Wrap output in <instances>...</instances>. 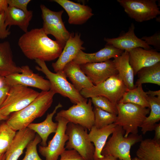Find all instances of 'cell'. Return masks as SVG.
I'll return each instance as SVG.
<instances>
[{
	"label": "cell",
	"instance_id": "1",
	"mask_svg": "<svg viewBox=\"0 0 160 160\" xmlns=\"http://www.w3.org/2000/svg\"><path fill=\"white\" fill-rule=\"evenodd\" d=\"M18 44L28 58L49 61L58 58L65 46L49 38L42 28H34L25 33Z\"/></svg>",
	"mask_w": 160,
	"mask_h": 160
},
{
	"label": "cell",
	"instance_id": "2",
	"mask_svg": "<svg viewBox=\"0 0 160 160\" xmlns=\"http://www.w3.org/2000/svg\"><path fill=\"white\" fill-rule=\"evenodd\" d=\"M55 94L50 89L42 91L27 106L11 114L6 123L16 131L27 128L35 119L44 114L52 105Z\"/></svg>",
	"mask_w": 160,
	"mask_h": 160
},
{
	"label": "cell",
	"instance_id": "3",
	"mask_svg": "<svg viewBox=\"0 0 160 160\" xmlns=\"http://www.w3.org/2000/svg\"><path fill=\"white\" fill-rule=\"evenodd\" d=\"M116 106L118 113L114 124L122 127L125 132L124 137L137 134L138 127L149 113L150 108L131 103H119Z\"/></svg>",
	"mask_w": 160,
	"mask_h": 160
},
{
	"label": "cell",
	"instance_id": "4",
	"mask_svg": "<svg viewBox=\"0 0 160 160\" xmlns=\"http://www.w3.org/2000/svg\"><path fill=\"white\" fill-rule=\"evenodd\" d=\"M125 132L122 127L116 125L111 137L103 148V156L110 155L122 160H132L130 155L131 147L143 140L141 135L130 134L124 137Z\"/></svg>",
	"mask_w": 160,
	"mask_h": 160
},
{
	"label": "cell",
	"instance_id": "5",
	"mask_svg": "<svg viewBox=\"0 0 160 160\" xmlns=\"http://www.w3.org/2000/svg\"><path fill=\"white\" fill-rule=\"evenodd\" d=\"M39 65L35 68L38 71L44 74L50 84V89L56 93H58L65 97L68 98L74 104L87 101L67 79L63 71L55 73L51 72L48 68L44 61L39 59L35 60Z\"/></svg>",
	"mask_w": 160,
	"mask_h": 160
},
{
	"label": "cell",
	"instance_id": "6",
	"mask_svg": "<svg viewBox=\"0 0 160 160\" xmlns=\"http://www.w3.org/2000/svg\"><path fill=\"white\" fill-rule=\"evenodd\" d=\"M39 92L20 84L10 86L6 97L0 108V114L9 116L12 113L23 109L39 95Z\"/></svg>",
	"mask_w": 160,
	"mask_h": 160
},
{
	"label": "cell",
	"instance_id": "7",
	"mask_svg": "<svg viewBox=\"0 0 160 160\" xmlns=\"http://www.w3.org/2000/svg\"><path fill=\"white\" fill-rule=\"evenodd\" d=\"M127 89L123 82L117 74L110 77L98 84L83 89L80 93L86 99L98 96H104L116 106Z\"/></svg>",
	"mask_w": 160,
	"mask_h": 160
},
{
	"label": "cell",
	"instance_id": "8",
	"mask_svg": "<svg viewBox=\"0 0 160 160\" xmlns=\"http://www.w3.org/2000/svg\"><path fill=\"white\" fill-rule=\"evenodd\" d=\"M65 133L68 136L65 147L68 150H74L85 160H92L95 146L89 140L87 129L72 123H68Z\"/></svg>",
	"mask_w": 160,
	"mask_h": 160
},
{
	"label": "cell",
	"instance_id": "9",
	"mask_svg": "<svg viewBox=\"0 0 160 160\" xmlns=\"http://www.w3.org/2000/svg\"><path fill=\"white\" fill-rule=\"evenodd\" d=\"M156 0H117L131 18L138 22L156 18L160 15Z\"/></svg>",
	"mask_w": 160,
	"mask_h": 160
},
{
	"label": "cell",
	"instance_id": "10",
	"mask_svg": "<svg viewBox=\"0 0 160 160\" xmlns=\"http://www.w3.org/2000/svg\"><path fill=\"white\" fill-rule=\"evenodd\" d=\"M43 20L42 28L47 35L53 36L56 40L65 46L71 33L66 28L62 19L63 10L55 12L43 4L40 6Z\"/></svg>",
	"mask_w": 160,
	"mask_h": 160
},
{
	"label": "cell",
	"instance_id": "11",
	"mask_svg": "<svg viewBox=\"0 0 160 160\" xmlns=\"http://www.w3.org/2000/svg\"><path fill=\"white\" fill-rule=\"evenodd\" d=\"M91 99L74 104L66 110H63L56 116L64 118L68 123L79 125L89 131L94 125V117Z\"/></svg>",
	"mask_w": 160,
	"mask_h": 160
},
{
	"label": "cell",
	"instance_id": "12",
	"mask_svg": "<svg viewBox=\"0 0 160 160\" xmlns=\"http://www.w3.org/2000/svg\"><path fill=\"white\" fill-rule=\"evenodd\" d=\"M55 120L58 126L52 138L46 146L40 145L39 151L45 160H58L59 156L66 150V143L68 136L65 133L68 121L63 118L56 116Z\"/></svg>",
	"mask_w": 160,
	"mask_h": 160
},
{
	"label": "cell",
	"instance_id": "13",
	"mask_svg": "<svg viewBox=\"0 0 160 160\" xmlns=\"http://www.w3.org/2000/svg\"><path fill=\"white\" fill-rule=\"evenodd\" d=\"M20 73H15L4 77L5 84L9 86L20 84L48 91L50 89L49 81L34 73L28 65L22 66Z\"/></svg>",
	"mask_w": 160,
	"mask_h": 160
},
{
	"label": "cell",
	"instance_id": "14",
	"mask_svg": "<svg viewBox=\"0 0 160 160\" xmlns=\"http://www.w3.org/2000/svg\"><path fill=\"white\" fill-rule=\"evenodd\" d=\"M80 66L94 85L98 84L118 73L113 60H111L101 62L83 64L80 65Z\"/></svg>",
	"mask_w": 160,
	"mask_h": 160
},
{
	"label": "cell",
	"instance_id": "15",
	"mask_svg": "<svg viewBox=\"0 0 160 160\" xmlns=\"http://www.w3.org/2000/svg\"><path fill=\"white\" fill-rule=\"evenodd\" d=\"M84 43L81 39L80 33H71L58 59L52 64L55 73L63 71L65 65L73 60L80 50H85L82 46Z\"/></svg>",
	"mask_w": 160,
	"mask_h": 160
},
{
	"label": "cell",
	"instance_id": "16",
	"mask_svg": "<svg viewBox=\"0 0 160 160\" xmlns=\"http://www.w3.org/2000/svg\"><path fill=\"white\" fill-rule=\"evenodd\" d=\"M129 63L134 75L141 68L153 65L160 62V53L153 49L141 47L134 48L128 51Z\"/></svg>",
	"mask_w": 160,
	"mask_h": 160
},
{
	"label": "cell",
	"instance_id": "17",
	"mask_svg": "<svg viewBox=\"0 0 160 160\" xmlns=\"http://www.w3.org/2000/svg\"><path fill=\"white\" fill-rule=\"evenodd\" d=\"M66 12L68 22L71 24L80 25L86 22L93 15L92 9L89 6L69 0H54Z\"/></svg>",
	"mask_w": 160,
	"mask_h": 160
},
{
	"label": "cell",
	"instance_id": "18",
	"mask_svg": "<svg viewBox=\"0 0 160 160\" xmlns=\"http://www.w3.org/2000/svg\"><path fill=\"white\" fill-rule=\"evenodd\" d=\"M135 27L132 23L128 31L116 38H105L104 40L107 44H110L120 50H129L137 47H141L145 49H151V47L145 42L137 37L135 33Z\"/></svg>",
	"mask_w": 160,
	"mask_h": 160
},
{
	"label": "cell",
	"instance_id": "19",
	"mask_svg": "<svg viewBox=\"0 0 160 160\" xmlns=\"http://www.w3.org/2000/svg\"><path fill=\"white\" fill-rule=\"evenodd\" d=\"M124 51L107 44L104 47L93 53H86L80 50L73 61L79 65L87 63L101 62L110 60L112 58H114L120 55Z\"/></svg>",
	"mask_w": 160,
	"mask_h": 160
},
{
	"label": "cell",
	"instance_id": "20",
	"mask_svg": "<svg viewBox=\"0 0 160 160\" xmlns=\"http://www.w3.org/2000/svg\"><path fill=\"white\" fill-rule=\"evenodd\" d=\"M35 133L28 127L18 131L5 153L4 160H18L28 143L34 138Z\"/></svg>",
	"mask_w": 160,
	"mask_h": 160
},
{
	"label": "cell",
	"instance_id": "21",
	"mask_svg": "<svg viewBox=\"0 0 160 160\" xmlns=\"http://www.w3.org/2000/svg\"><path fill=\"white\" fill-rule=\"evenodd\" d=\"M63 71L75 88L80 92L94 85L81 69L80 65L72 61L66 64Z\"/></svg>",
	"mask_w": 160,
	"mask_h": 160
},
{
	"label": "cell",
	"instance_id": "22",
	"mask_svg": "<svg viewBox=\"0 0 160 160\" xmlns=\"http://www.w3.org/2000/svg\"><path fill=\"white\" fill-rule=\"evenodd\" d=\"M62 105L59 103L55 107L53 111L48 113L46 119L42 122L37 123H31L27 127L36 132L41 139V145L46 146L47 145V141L49 135L55 133L58 126L57 122H54L53 117L57 110L62 107Z\"/></svg>",
	"mask_w": 160,
	"mask_h": 160
},
{
	"label": "cell",
	"instance_id": "23",
	"mask_svg": "<svg viewBox=\"0 0 160 160\" xmlns=\"http://www.w3.org/2000/svg\"><path fill=\"white\" fill-rule=\"evenodd\" d=\"M116 125L114 123L101 128H97L93 126L88 133L89 140L93 143L95 148L93 159L102 158L103 156L101 152L108 137L112 134Z\"/></svg>",
	"mask_w": 160,
	"mask_h": 160
},
{
	"label": "cell",
	"instance_id": "24",
	"mask_svg": "<svg viewBox=\"0 0 160 160\" xmlns=\"http://www.w3.org/2000/svg\"><path fill=\"white\" fill-rule=\"evenodd\" d=\"M129 53L124 51L113 61L117 70L119 77L123 82L128 89H133L135 86L134 84V73L129 60Z\"/></svg>",
	"mask_w": 160,
	"mask_h": 160
},
{
	"label": "cell",
	"instance_id": "25",
	"mask_svg": "<svg viewBox=\"0 0 160 160\" xmlns=\"http://www.w3.org/2000/svg\"><path fill=\"white\" fill-rule=\"evenodd\" d=\"M21 71V67L17 66L13 60L9 42L0 43V76L4 77Z\"/></svg>",
	"mask_w": 160,
	"mask_h": 160
},
{
	"label": "cell",
	"instance_id": "26",
	"mask_svg": "<svg viewBox=\"0 0 160 160\" xmlns=\"http://www.w3.org/2000/svg\"><path fill=\"white\" fill-rule=\"evenodd\" d=\"M4 14L5 23L7 27L17 25L25 33L28 31V27L33 16L32 11L25 12L16 8L8 6Z\"/></svg>",
	"mask_w": 160,
	"mask_h": 160
},
{
	"label": "cell",
	"instance_id": "27",
	"mask_svg": "<svg viewBox=\"0 0 160 160\" xmlns=\"http://www.w3.org/2000/svg\"><path fill=\"white\" fill-rule=\"evenodd\" d=\"M147 100L150 107L149 115L140 127L143 135L153 131L154 125L160 120V96L148 95Z\"/></svg>",
	"mask_w": 160,
	"mask_h": 160
},
{
	"label": "cell",
	"instance_id": "28",
	"mask_svg": "<svg viewBox=\"0 0 160 160\" xmlns=\"http://www.w3.org/2000/svg\"><path fill=\"white\" fill-rule=\"evenodd\" d=\"M136 155L138 160H160V143L153 139L143 140Z\"/></svg>",
	"mask_w": 160,
	"mask_h": 160
},
{
	"label": "cell",
	"instance_id": "29",
	"mask_svg": "<svg viewBox=\"0 0 160 160\" xmlns=\"http://www.w3.org/2000/svg\"><path fill=\"white\" fill-rule=\"evenodd\" d=\"M138 79L135 83L136 87L145 83L160 85V62L156 64L140 69L137 73Z\"/></svg>",
	"mask_w": 160,
	"mask_h": 160
},
{
	"label": "cell",
	"instance_id": "30",
	"mask_svg": "<svg viewBox=\"0 0 160 160\" xmlns=\"http://www.w3.org/2000/svg\"><path fill=\"white\" fill-rule=\"evenodd\" d=\"M148 96L143 89L142 84H140L133 89H128L119 103H131L150 108Z\"/></svg>",
	"mask_w": 160,
	"mask_h": 160
},
{
	"label": "cell",
	"instance_id": "31",
	"mask_svg": "<svg viewBox=\"0 0 160 160\" xmlns=\"http://www.w3.org/2000/svg\"><path fill=\"white\" fill-rule=\"evenodd\" d=\"M16 133V131L10 127L6 122L0 124V157L5 155Z\"/></svg>",
	"mask_w": 160,
	"mask_h": 160
},
{
	"label": "cell",
	"instance_id": "32",
	"mask_svg": "<svg viewBox=\"0 0 160 160\" xmlns=\"http://www.w3.org/2000/svg\"><path fill=\"white\" fill-rule=\"evenodd\" d=\"M94 117V125L97 128H102L114 123L117 115L105 111L96 107L93 109Z\"/></svg>",
	"mask_w": 160,
	"mask_h": 160
},
{
	"label": "cell",
	"instance_id": "33",
	"mask_svg": "<svg viewBox=\"0 0 160 160\" xmlns=\"http://www.w3.org/2000/svg\"><path fill=\"white\" fill-rule=\"evenodd\" d=\"M94 107L117 115L118 111L116 105L106 97L98 96L91 98Z\"/></svg>",
	"mask_w": 160,
	"mask_h": 160
},
{
	"label": "cell",
	"instance_id": "34",
	"mask_svg": "<svg viewBox=\"0 0 160 160\" xmlns=\"http://www.w3.org/2000/svg\"><path fill=\"white\" fill-rule=\"evenodd\" d=\"M41 139L38 135L27 145L25 155L22 160H42L39 156L37 150V145L41 143Z\"/></svg>",
	"mask_w": 160,
	"mask_h": 160
},
{
	"label": "cell",
	"instance_id": "35",
	"mask_svg": "<svg viewBox=\"0 0 160 160\" xmlns=\"http://www.w3.org/2000/svg\"><path fill=\"white\" fill-rule=\"evenodd\" d=\"M141 39L144 41L148 45H152L156 49H160V33L156 32L153 35L149 36H144Z\"/></svg>",
	"mask_w": 160,
	"mask_h": 160
},
{
	"label": "cell",
	"instance_id": "36",
	"mask_svg": "<svg viewBox=\"0 0 160 160\" xmlns=\"http://www.w3.org/2000/svg\"><path fill=\"white\" fill-rule=\"evenodd\" d=\"M59 160H85L74 150H65L60 155Z\"/></svg>",
	"mask_w": 160,
	"mask_h": 160
},
{
	"label": "cell",
	"instance_id": "37",
	"mask_svg": "<svg viewBox=\"0 0 160 160\" xmlns=\"http://www.w3.org/2000/svg\"><path fill=\"white\" fill-rule=\"evenodd\" d=\"M30 0H7L8 6L13 7L27 12V6Z\"/></svg>",
	"mask_w": 160,
	"mask_h": 160
},
{
	"label": "cell",
	"instance_id": "38",
	"mask_svg": "<svg viewBox=\"0 0 160 160\" xmlns=\"http://www.w3.org/2000/svg\"><path fill=\"white\" fill-rule=\"evenodd\" d=\"M5 23L4 12L0 13V39L7 38L10 34L9 30L7 28Z\"/></svg>",
	"mask_w": 160,
	"mask_h": 160
},
{
	"label": "cell",
	"instance_id": "39",
	"mask_svg": "<svg viewBox=\"0 0 160 160\" xmlns=\"http://www.w3.org/2000/svg\"><path fill=\"white\" fill-rule=\"evenodd\" d=\"M9 87L10 86L5 84L0 87V108L6 97Z\"/></svg>",
	"mask_w": 160,
	"mask_h": 160
},
{
	"label": "cell",
	"instance_id": "40",
	"mask_svg": "<svg viewBox=\"0 0 160 160\" xmlns=\"http://www.w3.org/2000/svg\"><path fill=\"white\" fill-rule=\"evenodd\" d=\"M153 130L155 131V135L153 139L157 143H160V123L156 124L153 127Z\"/></svg>",
	"mask_w": 160,
	"mask_h": 160
},
{
	"label": "cell",
	"instance_id": "41",
	"mask_svg": "<svg viewBox=\"0 0 160 160\" xmlns=\"http://www.w3.org/2000/svg\"><path fill=\"white\" fill-rule=\"evenodd\" d=\"M8 7L7 0H0V12H4Z\"/></svg>",
	"mask_w": 160,
	"mask_h": 160
},
{
	"label": "cell",
	"instance_id": "42",
	"mask_svg": "<svg viewBox=\"0 0 160 160\" xmlns=\"http://www.w3.org/2000/svg\"><path fill=\"white\" fill-rule=\"evenodd\" d=\"M146 92L147 95L148 96H160V90L155 91L149 90L148 91Z\"/></svg>",
	"mask_w": 160,
	"mask_h": 160
},
{
	"label": "cell",
	"instance_id": "43",
	"mask_svg": "<svg viewBox=\"0 0 160 160\" xmlns=\"http://www.w3.org/2000/svg\"><path fill=\"white\" fill-rule=\"evenodd\" d=\"M92 160H117V159L110 155L104 156L102 158L93 159Z\"/></svg>",
	"mask_w": 160,
	"mask_h": 160
},
{
	"label": "cell",
	"instance_id": "44",
	"mask_svg": "<svg viewBox=\"0 0 160 160\" xmlns=\"http://www.w3.org/2000/svg\"><path fill=\"white\" fill-rule=\"evenodd\" d=\"M5 84L4 77L0 76V87H2Z\"/></svg>",
	"mask_w": 160,
	"mask_h": 160
},
{
	"label": "cell",
	"instance_id": "45",
	"mask_svg": "<svg viewBox=\"0 0 160 160\" xmlns=\"http://www.w3.org/2000/svg\"><path fill=\"white\" fill-rule=\"evenodd\" d=\"M9 116H4L0 114V121L7 120L8 119Z\"/></svg>",
	"mask_w": 160,
	"mask_h": 160
},
{
	"label": "cell",
	"instance_id": "46",
	"mask_svg": "<svg viewBox=\"0 0 160 160\" xmlns=\"http://www.w3.org/2000/svg\"><path fill=\"white\" fill-rule=\"evenodd\" d=\"M5 159V155L1 157H0V160H4Z\"/></svg>",
	"mask_w": 160,
	"mask_h": 160
},
{
	"label": "cell",
	"instance_id": "47",
	"mask_svg": "<svg viewBox=\"0 0 160 160\" xmlns=\"http://www.w3.org/2000/svg\"><path fill=\"white\" fill-rule=\"evenodd\" d=\"M132 160H138L137 158L136 157L133 158H132Z\"/></svg>",
	"mask_w": 160,
	"mask_h": 160
},
{
	"label": "cell",
	"instance_id": "48",
	"mask_svg": "<svg viewBox=\"0 0 160 160\" xmlns=\"http://www.w3.org/2000/svg\"><path fill=\"white\" fill-rule=\"evenodd\" d=\"M119 160H121V159H119Z\"/></svg>",
	"mask_w": 160,
	"mask_h": 160
},
{
	"label": "cell",
	"instance_id": "49",
	"mask_svg": "<svg viewBox=\"0 0 160 160\" xmlns=\"http://www.w3.org/2000/svg\"><path fill=\"white\" fill-rule=\"evenodd\" d=\"M0 13H1L0 12Z\"/></svg>",
	"mask_w": 160,
	"mask_h": 160
}]
</instances>
